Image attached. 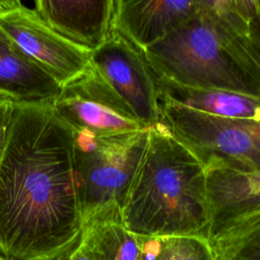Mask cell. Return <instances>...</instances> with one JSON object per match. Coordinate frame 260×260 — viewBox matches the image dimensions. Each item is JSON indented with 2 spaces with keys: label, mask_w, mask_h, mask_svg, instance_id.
Wrapping results in <instances>:
<instances>
[{
  "label": "cell",
  "mask_w": 260,
  "mask_h": 260,
  "mask_svg": "<svg viewBox=\"0 0 260 260\" xmlns=\"http://www.w3.org/2000/svg\"><path fill=\"white\" fill-rule=\"evenodd\" d=\"M74 130L52 103H15L0 158V257L56 260L80 237Z\"/></svg>",
  "instance_id": "6da1fadb"
},
{
  "label": "cell",
  "mask_w": 260,
  "mask_h": 260,
  "mask_svg": "<svg viewBox=\"0 0 260 260\" xmlns=\"http://www.w3.org/2000/svg\"><path fill=\"white\" fill-rule=\"evenodd\" d=\"M121 218L139 238L196 236L209 240L206 169L161 122L148 128Z\"/></svg>",
  "instance_id": "7a4b0ae2"
},
{
  "label": "cell",
  "mask_w": 260,
  "mask_h": 260,
  "mask_svg": "<svg viewBox=\"0 0 260 260\" xmlns=\"http://www.w3.org/2000/svg\"><path fill=\"white\" fill-rule=\"evenodd\" d=\"M143 53L159 78L185 86L260 96L225 52L216 25L199 9Z\"/></svg>",
  "instance_id": "3957f363"
},
{
  "label": "cell",
  "mask_w": 260,
  "mask_h": 260,
  "mask_svg": "<svg viewBox=\"0 0 260 260\" xmlns=\"http://www.w3.org/2000/svg\"><path fill=\"white\" fill-rule=\"evenodd\" d=\"M74 132L75 180L83 222L99 213H121L148 128L113 136Z\"/></svg>",
  "instance_id": "277c9868"
},
{
  "label": "cell",
  "mask_w": 260,
  "mask_h": 260,
  "mask_svg": "<svg viewBox=\"0 0 260 260\" xmlns=\"http://www.w3.org/2000/svg\"><path fill=\"white\" fill-rule=\"evenodd\" d=\"M160 121L203 164L206 171L260 170V120L206 115L159 95Z\"/></svg>",
  "instance_id": "5b68a950"
},
{
  "label": "cell",
  "mask_w": 260,
  "mask_h": 260,
  "mask_svg": "<svg viewBox=\"0 0 260 260\" xmlns=\"http://www.w3.org/2000/svg\"><path fill=\"white\" fill-rule=\"evenodd\" d=\"M89 65L145 128L159 123L156 76L143 51L113 29L106 42L90 53Z\"/></svg>",
  "instance_id": "8992f818"
},
{
  "label": "cell",
  "mask_w": 260,
  "mask_h": 260,
  "mask_svg": "<svg viewBox=\"0 0 260 260\" xmlns=\"http://www.w3.org/2000/svg\"><path fill=\"white\" fill-rule=\"evenodd\" d=\"M52 105L76 132L113 136L145 129L90 65L81 75L62 86Z\"/></svg>",
  "instance_id": "52a82bcc"
},
{
  "label": "cell",
  "mask_w": 260,
  "mask_h": 260,
  "mask_svg": "<svg viewBox=\"0 0 260 260\" xmlns=\"http://www.w3.org/2000/svg\"><path fill=\"white\" fill-rule=\"evenodd\" d=\"M0 26L61 86L88 67L90 52L53 30L35 11L20 1H0Z\"/></svg>",
  "instance_id": "ba28073f"
},
{
  "label": "cell",
  "mask_w": 260,
  "mask_h": 260,
  "mask_svg": "<svg viewBox=\"0 0 260 260\" xmlns=\"http://www.w3.org/2000/svg\"><path fill=\"white\" fill-rule=\"evenodd\" d=\"M210 242L260 215V170H207Z\"/></svg>",
  "instance_id": "9c48e42d"
},
{
  "label": "cell",
  "mask_w": 260,
  "mask_h": 260,
  "mask_svg": "<svg viewBox=\"0 0 260 260\" xmlns=\"http://www.w3.org/2000/svg\"><path fill=\"white\" fill-rule=\"evenodd\" d=\"M197 11V0H114L113 29L144 51Z\"/></svg>",
  "instance_id": "30bf717a"
},
{
  "label": "cell",
  "mask_w": 260,
  "mask_h": 260,
  "mask_svg": "<svg viewBox=\"0 0 260 260\" xmlns=\"http://www.w3.org/2000/svg\"><path fill=\"white\" fill-rule=\"evenodd\" d=\"M34 9L53 30L90 53L113 31L114 0H38Z\"/></svg>",
  "instance_id": "8fae6325"
},
{
  "label": "cell",
  "mask_w": 260,
  "mask_h": 260,
  "mask_svg": "<svg viewBox=\"0 0 260 260\" xmlns=\"http://www.w3.org/2000/svg\"><path fill=\"white\" fill-rule=\"evenodd\" d=\"M61 88L0 26V93L15 103H53Z\"/></svg>",
  "instance_id": "7c38bea8"
},
{
  "label": "cell",
  "mask_w": 260,
  "mask_h": 260,
  "mask_svg": "<svg viewBox=\"0 0 260 260\" xmlns=\"http://www.w3.org/2000/svg\"><path fill=\"white\" fill-rule=\"evenodd\" d=\"M156 82L159 95L180 106L218 118L260 120V96L220 88L185 86L157 76Z\"/></svg>",
  "instance_id": "4fadbf2b"
},
{
  "label": "cell",
  "mask_w": 260,
  "mask_h": 260,
  "mask_svg": "<svg viewBox=\"0 0 260 260\" xmlns=\"http://www.w3.org/2000/svg\"><path fill=\"white\" fill-rule=\"evenodd\" d=\"M80 239L95 260H138L141 240L124 225L121 213L95 214L83 222Z\"/></svg>",
  "instance_id": "5bb4252c"
},
{
  "label": "cell",
  "mask_w": 260,
  "mask_h": 260,
  "mask_svg": "<svg viewBox=\"0 0 260 260\" xmlns=\"http://www.w3.org/2000/svg\"><path fill=\"white\" fill-rule=\"evenodd\" d=\"M150 260H218L211 242L203 237L141 238Z\"/></svg>",
  "instance_id": "9a60e30c"
},
{
  "label": "cell",
  "mask_w": 260,
  "mask_h": 260,
  "mask_svg": "<svg viewBox=\"0 0 260 260\" xmlns=\"http://www.w3.org/2000/svg\"><path fill=\"white\" fill-rule=\"evenodd\" d=\"M211 244L218 260H260V215Z\"/></svg>",
  "instance_id": "2e32d148"
},
{
  "label": "cell",
  "mask_w": 260,
  "mask_h": 260,
  "mask_svg": "<svg viewBox=\"0 0 260 260\" xmlns=\"http://www.w3.org/2000/svg\"><path fill=\"white\" fill-rule=\"evenodd\" d=\"M218 31L225 52L260 95V41L253 35H241L222 27Z\"/></svg>",
  "instance_id": "e0dca14e"
},
{
  "label": "cell",
  "mask_w": 260,
  "mask_h": 260,
  "mask_svg": "<svg viewBox=\"0 0 260 260\" xmlns=\"http://www.w3.org/2000/svg\"><path fill=\"white\" fill-rule=\"evenodd\" d=\"M15 102L0 93V158L4 149Z\"/></svg>",
  "instance_id": "ac0fdd59"
},
{
  "label": "cell",
  "mask_w": 260,
  "mask_h": 260,
  "mask_svg": "<svg viewBox=\"0 0 260 260\" xmlns=\"http://www.w3.org/2000/svg\"><path fill=\"white\" fill-rule=\"evenodd\" d=\"M56 260H95V258L79 237V239Z\"/></svg>",
  "instance_id": "d6986e66"
},
{
  "label": "cell",
  "mask_w": 260,
  "mask_h": 260,
  "mask_svg": "<svg viewBox=\"0 0 260 260\" xmlns=\"http://www.w3.org/2000/svg\"><path fill=\"white\" fill-rule=\"evenodd\" d=\"M140 240H141V254H140V257H139L138 260H150L149 256H148V253H147V251H146V249H145V247L143 245L142 239L140 238Z\"/></svg>",
  "instance_id": "ffe728a7"
},
{
  "label": "cell",
  "mask_w": 260,
  "mask_h": 260,
  "mask_svg": "<svg viewBox=\"0 0 260 260\" xmlns=\"http://www.w3.org/2000/svg\"><path fill=\"white\" fill-rule=\"evenodd\" d=\"M259 6H260V0H259ZM255 37H257L258 40L260 41V15H259V29H258V32L255 35Z\"/></svg>",
  "instance_id": "44dd1931"
},
{
  "label": "cell",
  "mask_w": 260,
  "mask_h": 260,
  "mask_svg": "<svg viewBox=\"0 0 260 260\" xmlns=\"http://www.w3.org/2000/svg\"><path fill=\"white\" fill-rule=\"evenodd\" d=\"M0 260H5V259H3L2 257H0Z\"/></svg>",
  "instance_id": "7402d4cb"
}]
</instances>
